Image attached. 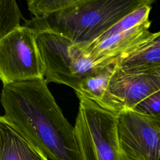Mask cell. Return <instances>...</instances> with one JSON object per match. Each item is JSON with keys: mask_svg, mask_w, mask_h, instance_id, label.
<instances>
[{"mask_svg": "<svg viewBox=\"0 0 160 160\" xmlns=\"http://www.w3.org/2000/svg\"><path fill=\"white\" fill-rule=\"evenodd\" d=\"M44 76L36 34L31 29L21 26L0 39V78L3 85Z\"/></svg>", "mask_w": 160, "mask_h": 160, "instance_id": "5b68a950", "label": "cell"}, {"mask_svg": "<svg viewBox=\"0 0 160 160\" xmlns=\"http://www.w3.org/2000/svg\"><path fill=\"white\" fill-rule=\"evenodd\" d=\"M1 102L7 124L51 160H82L73 127L44 78L3 85Z\"/></svg>", "mask_w": 160, "mask_h": 160, "instance_id": "6da1fadb", "label": "cell"}, {"mask_svg": "<svg viewBox=\"0 0 160 160\" xmlns=\"http://www.w3.org/2000/svg\"><path fill=\"white\" fill-rule=\"evenodd\" d=\"M114 64L98 68L93 73L82 80L79 86V93L94 101H99L106 91L113 72Z\"/></svg>", "mask_w": 160, "mask_h": 160, "instance_id": "8fae6325", "label": "cell"}, {"mask_svg": "<svg viewBox=\"0 0 160 160\" xmlns=\"http://www.w3.org/2000/svg\"><path fill=\"white\" fill-rule=\"evenodd\" d=\"M152 3L142 5L122 18L102 34L96 41H99L111 35L129 30L149 19V14Z\"/></svg>", "mask_w": 160, "mask_h": 160, "instance_id": "7c38bea8", "label": "cell"}, {"mask_svg": "<svg viewBox=\"0 0 160 160\" xmlns=\"http://www.w3.org/2000/svg\"><path fill=\"white\" fill-rule=\"evenodd\" d=\"M21 19H24L15 1L1 0L0 39L20 27Z\"/></svg>", "mask_w": 160, "mask_h": 160, "instance_id": "4fadbf2b", "label": "cell"}, {"mask_svg": "<svg viewBox=\"0 0 160 160\" xmlns=\"http://www.w3.org/2000/svg\"><path fill=\"white\" fill-rule=\"evenodd\" d=\"M151 23L148 19L129 30L96 41L84 50L96 68L114 64L152 37L154 33L149 30Z\"/></svg>", "mask_w": 160, "mask_h": 160, "instance_id": "ba28073f", "label": "cell"}, {"mask_svg": "<svg viewBox=\"0 0 160 160\" xmlns=\"http://www.w3.org/2000/svg\"><path fill=\"white\" fill-rule=\"evenodd\" d=\"M0 160H49L7 124L0 121Z\"/></svg>", "mask_w": 160, "mask_h": 160, "instance_id": "9c48e42d", "label": "cell"}, {"mask_svg": "<svg viewBox=\"0 0 160 160\" xmlns=\"http://www.w3.org/2000/svg\"><path fill=\"white\" fill-rule=\"evenodd\" d=\"M118 114V135L122 160H160V131L134 110Z\"/></svg>", "mask_w": 160, "mask_h": 160, "instance_id": "8992f818", "label": "cell"}, {"mask_svg": "<svg viewBox=\"0 0 160 160\" xmlns=\"http://www.w3.org/2000/svg\"><path fill=\"white\" fill-rule=\"evenodd\" d=\"M114 64L122 71L129 73L150 72L160 68V31Z\"/></svg>", "mask_w": 160, "mask_h": 160, "instance_id": "30bf717a", "label": "cell"}, {"mask_svg": "<svg viewBox=\"0 0 160 160\" xmlns=\"http://www.w3.org/2000/svg\"><path fill=\"white\" fill-rule=\"evenodd\" d=\"M159 90L160 78L155 74L125 72L114 64L107 89L97 104L118 114L125 110H132L141 101Z\"/></svg>", "mask_w": 160, "mask_h": 160, "instance_id": "52a82bcc", "label": "cell"}, {"mask_svg": "<svg viewBox=\"0 0 160 160\" xmlns=\"http://www.w3.org/2000/svg\"><path fill=\"white\" fill-rule=\"evenodd\" d=\"M132 110L144 115L160 131V90L141 101Z\"/></svg>", "mask_w": 160, "mask_h": 160, "instance_id": "9a60e30c", "label": "cell"}, {"mask_svg": "<svg viewBox=\"0 0 160 160\" xmlns=\"http://www.w3.org/2000/svg\"><path fill=\"white\" fill-rule=\"evenodd\" d=\"M36 34L46 82L64 84L79 92L82 80L98 69L92 59L65 37L50 32Z\"/></svg>", "mask_w": 160, "mask_h": 160, "instance_id": "277c9868", "label": "cell"}, {"mask_svg": "<svg viewBox=\"0 0 160 160\" xmlns=\"http://www.w3.org/2000/svg\"><path fill=\"white\" fill-rule=\"evenodd\" d=\"M74 127L82 160H122L118 114L81 94Z\"/></svg>", "mask_w": 160, "mask_h": 160, "instance_id": "3957f363", "label": "cell"}, {"mask_svg": "<svg viewBox=\"0 0 160 160\" xmlns=\"http://www.w3.org/2000/svg\"><path fill=\"white\" fill-rule=\"evenodd\" d=\"M154 74H155L156 75H157L158 76H159L160 78V68H156L151 71H150Z\"/></svg>", "mask_w": 160, "mask_h": 160, "instance_id": "2e32d148", "label": "cell"}, {"mask_svg": "<svg viewBox=\"0 0 160 160\" xmlns=\"http://www.w3.org/2000/svg\"><path fill=\"white\" fill-rule=\"evenodd\" d=\"M76 2V0H28L29 11L35 18H42L62 11Z\"/></svg>", "mask_w": 160, "mask_h": 160, "instance_id": "5bb4252c", "label": "cell"}, {"mask_svg": "<svg viewBox=\"0 0 160 160\" xmlns=\"http://www.w3.org/2000/svg\"><path fill=\"white\" fill-rule=\"evenodd\" d=\"M151 0H76L71 6L42 18L24 20L35 34L61 35L84 49L122 18Z\"/></svg>", "mask_w": 160, "mask_h": 160, "instance_id": "7a4b0ae2", "label": "cell"}]
</instances>
